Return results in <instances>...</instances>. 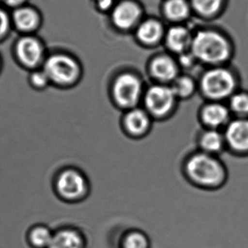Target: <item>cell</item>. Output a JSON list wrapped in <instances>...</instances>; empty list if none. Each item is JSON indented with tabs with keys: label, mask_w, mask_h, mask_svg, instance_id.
<instances>
[{
	"label": "cell",
	"mask_w": 248,
	"mask_h": 248,
	"mask_svg": "<svg viewBox=\"0 0 248 248\" xmlns=\"http://www.w3.org/2000/svg\"><path fill=\"white\" fill-rule=\"evenodd\" d=\"M27 82L31 88L39 92L47 89V87L51 85L48 77L46 72L43 70V68L29 71V75L27 77Z\"/></svg>",
	"instance_id": "cell-25"
},
{
	"label": "cell",
	"mask_w": 248,
	"mask_h": 248,
	"mask_svg": "<svg viewBox=\"0 0 248 248\" xmlns=\"http://www.w3.org/2000/svg\"><path fill=\"white\" fill-rule=\"evenodd\" d=\"M235 50L232 36L219 27H202L193 32L191 52L205 67L232 64Z\"/></svg>",
	"instance_id": "cell-1"
},
{
	"label": "cell",
	"mask_w": 248,
	"mask_h": 248,
	"mask_svg": "<svg viewBox=\"0 0 248 248\" xmlns=\"http://www.w3.org/2000/svg\"><path fill=\"white\" fill-rule=\"evenodd\" d=\"M4 3L8 4L9 6L20 7V5L26 1V0H3Z\"/></svg>",
	"instance_id": "cell-29"
},
{
	"label": "cell",
	"mask_w": 248,
	"mask_h": 248,
	"mask_svg": "<svg viewBox=\"0 0 248 248\" xmlns=\"http://www.w3.org/2000/svg\"><path fill=\"white\" fill-rule=\"evenodd\" d=\"M47 248H87V236L78 227L63 225L54 230Z\"/></svg>",
	"instance_id": "cell-14"
},
{
	"label": "cell",
	"mask_w": 248,
	"mask_h": 248,
	"mask_svg": "<svg viewBox=\"0 0 248 248\" xmlns=\"http://www.w3.org/2000/svg\"><path fill=\"white\" fill-rule=\"evenodd\" d=\"M184 172L192 186L204 191H218L229 181L228 168L220 157L198 150L186 159Z\"/></svg>",
	"instance_id": "cell-2"
},
{
	"label": "cell",
	"mask_w": 248,
	"mask_h": 248,
	"mask_svg": "<svg viewBox=\"0 0 248 248\" xmlns=\"http://www.w3.org/2000/svg\"><path fill=\"white\" fill-rule=\"evenodd\" d=\"M175 59L181 70H192L199 64L198 60L195 57L194 54L191 53V50L178 55Z\"/></svg>",
	"instance_id": "cell-26"
},
{
	"label": "cell",
	"mask_w": 248,
	"mask_h": 248,
	"mask_svg": "<svg viewBox=\"0 0 248 248\" xmlns=\"http://www.w3.org/2000/svg\"><path fill=\"white\" fill-rule=\"evenodd\" d=\"M226 104L232 113V117L248 118V90L240 88L229 98Z\"/></svg>",
	"instance_id": "cell-24"
},
{
	"label": "cell",
	"mask_w": 248,
	"mask_h": 248,
	"mask_svg": "<svg viewBox=\"0 0 248 248\" xmlns=\"http://www.w3.org/2000/svg\"><path fill=\"white\" fill-rule=\"evenodd\" d=\"M142 10L138 4L124 0L112 9L111 20L114 27L121 31H130L137 28L141 20Z\"/></svg>",
	"instance_id": "cell-12"
},
{
	"label": "cell",
	"mask_w": 248,
	"mask_h": 248,
	"mask_svg": "<svg viewBox=\"0 0 248 248\" xmlns=\"http://www.w3.org/2000/svg\"><path fill=\"white\" fill-rule=\"evenodd\" d=\"M193 32L182 25L170 27L165 31L164 42L168 50L174 55H180L191 50Z\"/></svg>",
	"instance_id": "cell-15"
},
{
	"label": "cell",
	"mask_w": 248,
	"mask_h": 248,
	"mask_svg": "<svg viewBox=\"0 0 248 248\" xmlns=\"http://www.w3.org/2000/svg\"><path fill=\"white\" fill-rule=\"evenodd\" d=\"M149 74L157 83L170 85L181 74L175 58L170 54H158L153 58L148 66Z\"/></svg>",
	"instance_id": "cell-11"
},
{
	"label": "cell",
	"mask_w": 248,
	"mask_h": 248,
	"mask_svg": "<svg viewBox=\"0 0 248 248\" xmlns=\"http://www.w3.org/2000/svg\"><path fill=\"white\" fill-rule=\"evenodd\" d=\"M177 100L170 85L159 83L148 87L142 97L144 108L153 119H164L170 115Z\"/></svg>",
	"instance_id": "cell-8"
},
{
	"label": "cell",
	"mask_w": 248,
	"mask_h": 248,
	"mask_svg": "<svg viewBox=\"0 0 248 248\" xmlns=\"http://www.w3.org/2000/svg\"><path fill=\"white\" fill-rule=\"evenodd\" d=\"M54 191L58 198L68 203L83 201L89 195V184L81 171L68 168L55 178Z\"/></svg>",
	"instance_id": "cell-6"
},
{
	"label": "cell",
	"mask_w": 248,
	"mask_h": 248,
	"mask_svg": "<svg viewBox=\"0 0 248 248\" xmlns=\"http://www.w3.org/2000/svg\"><path fill=\"white\" fill-rule=\"evenodd\" d=\"M232 118L226 102L205 101L198 110V120L202 128L224 131Z\"/></svg>",
	"instance_id": "cell-10"
},
{
	"label": "cell",
	"mask_w": 248,
	"mask_h": 248,
	"mask_svg": "<svg viewBox=\"0 0 248 248\" xmlns=\"http://www.w3.org/2000/svg\"><path fill=\"white\" fill-rule=\"evenodd\" d=\"M223 131L226 152L236 158H248V118H232Z\"/></svg>",
	"instance_id": "cell-9"
},
{
	"label": "cell",
	"mask_w": 248,
	"mask_h": 248,
	"mask_svg": "<svg viewBox=\"0 0 248 248\" xmlns=\"http://www.w3.org/2000/svg\"><path fill=\"white\" fill-rule=\"evenodd\" d=\"M42 68L48 77L51 85L63 88L75 86L82 74L79 61L71 55L62 53L47 55Z\"/></svg>",
	"instance_id": "cell-4"
},
{
	"label": "cell",
	"mask_w": 248,
	"mask_h": 248,
	"mask_svg": "<svg viewBox=\"0 0 248 248\" xmlns=\"http://www.w3.org/2000/svg\"><path fill=\"white\" fill-rule=\"evenodd\" d=\"M3 70V59L2 54H0V76L2 74Z\"/></svg>",
	"instance_id": "cell-30"
},
{
	"label": "cell",
	"mask_w": 248,
	"mask_h": 248,
	"mask_svg": "<svg viewBox=\"0 0 248 248\" xmlns=\"http://www.w3.org/2000/svg\"><path fill=\"white\" fill-rule=\"evenodd\" d=\"M198 83V93L205 101L227 102L242 88V76L232 64L205 67Z\"/></svg>",
	"instance_id": "cell-3"
},
{
	"label": "cell",
	"mask_w": 248,
	"mask_h": 248,
	"mask_svg": "<svg viewBox=\"0 0 248 248\" xmlns=\"http://www.w3.org/2000/svg\"><path fill=\"white\" fill-rule=\"evenodd\" d=\"M163 13L168 20L181 23L188 20L193 12L189 0H166Z\"/></svg>",
	"instance_id": "cell-21"
},
{
	"label": "cell",
	"mask_w": 248,
	"mask_h": 248,
	"mask_svg": "<svg viewBox=\"0 0 248 248\" xmlns=\"http://www.w3.org/2000/svg\"><path fill=\"white\" fill-rule=\"evenodd\" d=\"M54 235V230L45 224H34L25 235L27 245L30 248H47Z\"/></svg>",
	"instance_id": "cell-20"
},
{
	"label": "cell",
	"mask_w": 248,
	"mask_h": 248,
	"mask_svg": "<svg viewBox=\"0 0 248 248\" xmlns=\"http://www.w3.org/2000/svg\"><path fill=\"white\" fill-rule=\"evenodd\" d=\"M178 100H186L198 92V80L191 75L180 74L170 85Z\"/></svg>",
	"instance_id": "cell-22"
},
{
	"label": "cell",
	"mask_w": 248,
	"mask_h": 248,
	"mask_svg": "<svg viewBox=\"0 0 248 248\" xmlns=\"http://www.w3.org/2000/svg\"><path fill=\"white\" fill-rule=\"evenodd\" d=\"M144 92L141 78L131 72L118 75L111 89L114 103L118 107L125 111L138 107Z\"/></svg>",
	"instance_id": "cell-7"
},
{
	"label": "cell",
	"mask_w": 248,
	"mask_h": 248,
	"mask_svg": "<svg viewBox=\"0 0 248 248\" xmlns=\"http://www.w3.org/2000/svg\"><path fill=\"white\" fill-rule=\"evenodd\" d=\"M165 34L161 22L155 19L142 20L136 28L137 40L147 47L155 46L164 40Z\"/></svg>",
	"instance_id": "cell-18"
},
{
	"label": "cell",
	"mask_w": 248,
	"mask_h": 248,
	"mask_svg": "<svg viewBox=\"0 0 248 248\" xmlns=\"http://www.w3.org/2000/svg\"><path fill=\"white\" fill-rule=\"evenodd\" d=\"M11 22L20 35H34L40 27L41 18L32 8L19 7L15 10Z\"/></svg>",
	"instance_id": "cell-17"
},
{
	"label": "cell",
	"mask_w": 248,
	"mask_h": 248,
	"mask_svg": "<svg viewBox=\"0 0 248 248\" xmlns=\"http://www.w3.org/2000/svg\"><path fill=\"white\" fill-rule=\"evenodd\" d=\"M198 151L220 157L226 152L224 131L202 128L197 136Z\"/></svg>",
	"instance_id": "cell-16"
},
{
	"label": "cell",
	"mask_w": 248,
	"mask_h": 248,
	"mask_svg": "<svg viewBox=\"0 0 248 248\" xmlns=\"http://www.w3.org/2000/svg\"><path fill=\"white\" fill-rule=\"evenodd\" d=\"M151 241L146 232L139 229H129L122 234L119 248H150Z\"/></svg>",
	"instance_id": "cell-23"
},
{
	"label": "cell",
	"mask_w": 248,
	"mask_h": 248,
	"mask_svg": "<svg viewBox=\"0 0 248 248\" xmlns=\"http://www.w3.org/2000/svg\"><path fill=\"white\" fill-rule=\"evenodd\" d=\"M152 119L145 108H132L125 111L123 116V129L131 138H142L151 129Z\"/></svg>",
	"instance_id": "cell-13"
},
{
	"label": "cell",
	"mask_w": 248,
	"mask_h": 248,
	"mask_svg": "<svg viewBox=\"0 0 248 248\" xmlns=\"http://www.w3.org/2000/svg\"><path fill=\"white\" fill-rule=\"evenodd\" d=\"M98 10L101 11H107V10L113 9L114 0H94Z\"/></svg>",
	"instance_id": "cell-28"
},
{
	"label": "cell",
	"mask_w": 248,
	"mask_h": 248,
	"mask_svg": "<svg viewBox=\"0 0 248 248\" xmlns=\"http://www.w3.org/2000/svg\"><path fill=\"white\" fill-rule=\"evenodd\" d=\"M192 12L205 20H215L224 15L229 0H189Z\"/></svg>",
	"instance_id": "cell-19"
},
{
	"label": "cell",
	"mask_w": 248,
	"mask_h": 248,
	"mask_svg": "<svg viewBox=\"0 0 248 248\" xmlns=\"http://www.w3.org/2000/svg\"><path fill=\"white\" fill-rule=\"evenodd\" d=\"M11 56L19 67L31 71L42 68L47 58L44 43L34 35H20L11 47Z\"/></svg>",
	"instance_id": "cell-5"
},
{
	"label": "cell",
	"mask_w": 248,
	"mask_h": 248,
	"mask_svg": "<svg viewBox=\"0 0 248 248\" xmlns=\"http://www.w3.org/2000/svg\"><path fill=\"white\" fill-rule=\"evenodd\" d=\"M12 22L4 10L0 9V44L6 39L10 32Z\"/></svg>",
	"instance_id": "cell-27"
}]
</instances>
